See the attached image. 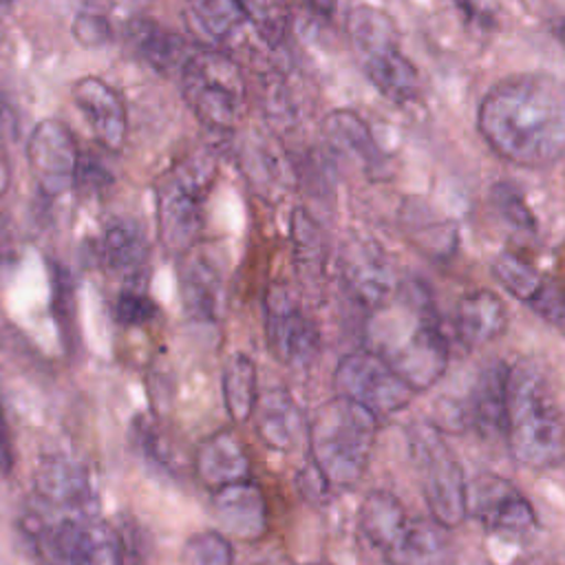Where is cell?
<instances>
[{"mask_svg": "<svg viewBox=\"0 0 565 565\" xmlns=\"http://www.w3.org/2000/svg\"><path fill=\"white\" fill-rule=\"evenodd\" d=\"M477 128L505 161L547 168L565 154V82L547 73L510 75L481 97Z\"/></svg>", "mask_w": 565, "mask_h": 565, "instance_id": "obj_1", "label": "cell"}, {"mask_svg": "<svg viewBox=\"0 0 565 565\" xmlns=\"http://www.w3.org/2000/svg\"><path fill=\"white\" fill-rule=\"evenodd\" d=\"M254 430L258 439L276 452H289L305 435L307 419L287 388H267L254 408Z\"/></svg>", "mask_w": 565, "mask_h": 565, "instance_id": "obj_22", "label": "cell"}, {"mask_svg": "<svg viewBox=\"0 0 565 565\" xmlns=\"http://www.w3.org/2000/svg\"><path fill=\"white\" fill-rule=\"evenodd\" d=\"M486 565H488V563H486Z\"/></svg>", "mask_w": 565, "mask_h": 565, "instance_id": "obj_46", "label": "cell"}, {"mask_svg": "<svg viewBox=\"0 0 565 565\" xmlns=\"http://www.w3.org/2000/svg\"><path fill=\"white\" fill-rule=\"evenodd\" d=\"M305 565H324V563H305Z\"/></svg>", "mask_w": 565, "mask_h": 565, "instance_id": "obj_45", "label": "cell"}, {"mask_svg": "<svg viewBox=\"0 0 565 565\" xmlns=\"http://www.w3.org/2000/svg\"><path fill=\"white\" fill-rule=\"evenodd\" d=\"M194 472L212 490L252 479V459L241 437L221 428L207 435L194 452Z\"/></svg>", "mask_w": 565, "mask_h": 565, "instance_id": "obj_21", "label": "cell"}, {"mask_svg": "<svg viewBox=\"0 0 565 565\" xmlns=\"http://www.w3.org/2000/svg\"><path fill=\"white\" fill-rule=\"evenodd\" d=\"M26 161L38 188L57 196L75 185L82 159L73 132L60 119H42L29 135Z\"/></svg>", "mask_w": 565, "mask_h": 565, "instance_id": "obj_14", "label": "cell"}, {"mask_svg": "<svg viewBox=\"0 0 565 565\" xmlns=\"http://www.w3.org/2000/svg\"><path fill=\"white\" fill-rule=\"evenodd\" d=\"M408 450L433 521L444 530L461 525L468 516V477L446 435L430 422H417L408 428Z\"/></svg>", "mask_w": 565, "mask_h": 565, "instance_id": "obj_9", "label": "cell"}, {"mask_svg": "<svg viewBox=\"0 0 565 565\" xmlns=\"http://www.w3.org/2000/svg\"><path fill=\"white\" fill-rule=\"evenodd\" d=\"M503 441L527 470H547L565 459V415L534 362L510 366Z\"/></svg>", "mask_w": 565, "mask_h": 565, "instance_id": "obj_3", "label": "cell"}, {"mask_svg": "<svg viewBox=\"0 0 565 565\" xmlns=\"http://www.w3.org/2000/svg\"><path fill=\"white\" fill-rule=\"evenodd\" d=\"M508 375L510 364L503 360H490L477 373L466 406L468 426L481 437H503L505 408H508Z\"/></svg>", "mask_w": 565, "mask_h": 565, "instance_id": "obj_20", "label": "cell"}, {"mask_svg": "<svg viewBox=\"0 0 565 565\" xmlns=\"http://www.w3.org/2000/svg\"><path fill=\"white\" fill-rule=\"evenodd\" d=\"M380 417L347 397H331L307 417L309 468L331 488L355 486L369 468Z\"/></svg>", "mask_w": 565, "mask_h": 565, "instance_id": "obj_4", "label": "cell"}, {"mask_svg": "<svg viewBox=\"0 0 565 565\" xmlns=\"http://www.w3.org/2000/svg\"><path fill=\"white\" fill-rule=\"evenodd\" d=\"M492 276L510 296L527 305H532L534 298L545 287V280L541 278V274L527 260H523L512 252H499L494 256Z\"/></svg>", "mask_w": 565, "mask_h": 565, "instance_id": "obj_31", "label": "cell"}, {"mask_svg": "<svg viewBox=\"0 0 565 565\" xmlns=\"http://www.w3.org/2000/svg\"><path fill=\"white\" fill-rule=\"evenodd\" d=\"M333 388L335 395L362 404L377 417L404 411L415 397V391L371 349L340 358L333 371Z\"/></svg>", "mask_w": 565, "mask_h": 565, "instance_id": "obj_11", "label": "cell"}, {"mask_svg": "<svg viewBox=\"0 0 565 565\" xmlns=\"http://www.w3.org/2000/svg\"><path fill=\"white\" fill-rule=\"evenodd\" d=\"M185 18L192 31L214 44H223L245 24L238 0H185Z\"/></svg>", "mask_w": 565, "mask_h": 565, "instance_id": "obj_28", "label": "cell"}, {"mask_svg": "<svg viewBox=\"0 0 565 565\" xmlns=\"http://www.w3.org/2000/svg\"><path fill=\"white\" fill-rule=\"evenodd\" d=\"M289 236L294 249V263L300 271V278L316 282L324 274L327 247L318 223L305 207H296L289 216Z\"/></svg>", "mask_w": 565, "mask_h": 565, "instance_id": "obj_29", "label": "cell"}, {"mask_svg": "<svg viewBox=\"0 0 565 565\" xmlns=\"http://www.w3.org/2000/svg\"><path fill=\"white\" fill-rule=\"evenodd\" d=\"M18 117L9 102L0 95V139H15L18 137Z\"/></svg>", "mask_w": 565, "mask_h": 565, "instance_id": "obj_38", "label": "cell"}, {"mask_svg": "<svg viewBox=\"0 0 565 565\" xmlns=\"http://www.w3.org/2000/svg\"><path fill=\"white\" fill-rule=\"evenodd\" d=\"M73 38L82 44V46H104L113 40V26L110 20L106 18V13L95 11V9H84L75 15L73 20Z\"/></svg>", "mask_w": 565, "mask_h": 565, "instance_id": "obj_34", "label": "cell"}, {"mask_svg": "<svg viewBox=\"0 0 565 565\" xmlns=\"http://www.w3.org/2000/svg\"><path fill=\"white\" fill-rule=\"evenodd\" d=\"M243 20L252 24L258 38L269 46H280L287 40L291 24L289 0H238Z\"/></svg>", "mask_w": 565, "mask_h": 565, "instance_id": "obj_30", "label": "cell"}, {"mask_svg": "<svg viewBox=\"0 0 565 565\" xmlns=\"http://www.w3.org/2000/svg\"><path fill=\"white\" fill-rule=\"evenodd\" d=\"M183 565H234L232 541L218 530H201L188 536L181 550Z\"/></svg>", "mask_w": 565, "mask_h": 565, "instance_id": "obj_33", "label": "cell"}, {"mask_svg": "<svg viewBox=\"0 0 565 565\" xmlns=\"http://www.w3.org/2000/svg\"><path fill=\"white\" fill-rule=\"evenodd\" d=\"M11 185V166H9V159H7V152L0 143V196L9 190Z\"/></svg>", "mask_w": 565, "mask_h": 565, "instance_id": "obj_40", "label": "cell"}, {"mask_svg": "<svg viewBox=\"0 0 565 565\" xmlns=\"http://www.w3.org/2000/svg\"><path fill=\"white\" fill-rule=\"evenodd\" d=\"M97 254L115 274H139L148 260V241L143 227L132 218H115L106 223L97 241Z\"/></svg>", "mask_w": 565, "mask_h": 565, "instance_id": "obj_26", "label": "cell"}, {"mask_svg": "<svg viewBox=\"0 0 565 565\" xmlns=\"http://www.w3.org/2000/svg\"><path fill=\"white\" fill-rule=\"evenodd\" d=\"M179 71L181 93L194 117L214 132H232L247 99L238 64L216 49H194Z\"/></svg>", "mask_w": 565, "mask_h": 565, "instance_id": "obj_7", "label": "cell"}, {"mask_svg": "<svg viewBox=\"0 0 565 565\" xmlns=\"http://www.w3.org/2000/svg\"><path fill=\"white\" fill-rule=\"evenodd\" d=\"M157 313L154 302L143 291H121L115 305V318L124 327H141Z\"/></svg>", "mask_w": 565, "mask_h": 565, "instance_id": "obj_35", "label": "cell"}, {"mask_svg": "<svg viewBox=\"0 0 565 565\" xmlns=\"http://www.w3.org/2000/svg\"><path fill=\"white\" fill-rule=\"evenodd\" d=\"M214 172L212 157L194 154L157 181V236L168 254L183 256L194 247L203 230V199Z\"/></svg>", "mask_w": 565, "mask_h": 565, "instance_id": "obj_8", "label": "cell"}, {"mask_svg": "<svg viewBox=\"0 0 565 565\" xmlns=\"http://www.w3.org/2000/svg\"><path fill=\"white\" fill-rule=\"evenodd\" d=\"M347 35L369 82L391 102L406 104L417 97L419 73L399 46L395 20L369 4L347 13Z\"/></svg>", "mask_w": 565, "mask_h": 565, "instance_id": "obj_6", "label": "cell"}, {"mask_svg": "<svg viewBox=\"0 0 565 565\" xmlns=\"http://www.w3.org/2000/svg\"><path fill=\"white\" fill-rule=\"evenodd\" d=\"M71 99L93 137L108 150H119L126 141L128 119L121 95L95 75L79 77L71 86Z\"/></svg>", "mask_w": 565, "mask_h": 565, "instance_id": "obj_18", "label": "cell"}, {"mask_svg": "<svg viewBox=\"0 0 565 565\" xmlns=\"http://www.w3.org/2000/svg\"><path fill=\"white\" fill-rule=\"evenodd\" d=\"M459 11H463L466 15H472L475 13V7H472V0H450Z\"/></svg>", "mask_w": 565, "mask_h": 565, "instance_id": "obj_42", "label": "cell"}, {"mask_svg": "<svg viewBox=\"0 0 565 565\" xmlns=\"http://www.w3.org/2000/svg\"><path fill=\"white\" fill-rule=\"evenodd\" d=\"M358 527L391 565H435L446 550L444 527L413 519L388 490L364 494L358 508Z\"/></svg>", "mask_w": 565, "mask_h": 565, "instance_id": "obj_5", "label": "cell"}, {"mask_svg": "<svg viewBox=\"0 0 565 565\" xmlns=\"http://www.w3.org/2000/svg\"><path fill=\"white\" fill-rule=\"evenodd\" d=\"M554 35H556V40L561 42V46L565 49V15L554 22Z\"/></svg>", "mask_w": 565, "mask_h": 565, "instance_id": "obj_41", "label": "cell"}, {"mask_svg": "<svg viewBox=\"0 0 565 565\" xmlns=\"http://www.w3.org/2000/svg\"><path fill=\"white\" fill-rule=\"evenodd\" d=\"M545 322L554 324L556 329L565 331V294L552 285L545 282V287L541 289V294L534 298V302L530 305Z\"/></svg>", "mask_w": 565, "mask_h": 565, "instance_id": "obj_36", "label": "cell"}, {"mask_svg": "<svg viewBox=\"0 0 565 565\" xmlns=\"http://www.w3.org/2000/svg\"><path fill=\"white\" fill-rule=\"evenodd\" d=\"M29 534L49 565H117V534L93 514L66 512L55 521L33 516Z\"/></svg>", "mask_w": 565, "mask_h": 565, "instance_id": "obj_10", "label": "cell"}, {"mask_svg": "<svg viewBox=\"0 0 565 565\" xmlns=\"http://www.w3.org/2000/svg\"><path fill=\"white\" fill-rule=\"evenodd\" d=\"M223 406L234 424L252 419L258 402V371L247 353H232L221 373Z\"/></svg>", "mask_w": 565, "mask_h": 565, "instance_id": "obj_27", "label": "cell"}, {"mask_svg": "<svg viewBox=\"0 0 565 565\" xmlns=\"http://www.w3.org/2000/svg\"><path fill=\"white\" fill-rule=\"evenodd\" d=\"M33 488L46 505L64 512L93 514L97 505L88 468L68 455H42L33 470Z\"/></svg>", "mask_w": 565, "mask_h": 565, "instance_id": "obj_16", "label": "cell"}, {"mask_svg": "<svg viewBox=\"0 0 565 565\" xmlns=\"http://www.w3.org/2000/svg\"><path fill=\"white\" fill-rule=\"evenodd\" d=\"M468 514L488 534L503 541H525L539 532V516L530 499L505 477L479 472L468 481Z\"/></svg>", "mask_w": 565, "mask_h": 565, "instance_id": "obj_12", "label": "cell"}, {"mask_svg": "<svg viewBox=\"0 0 565 565\" xmlns=\"http://www.w3.org/2000/svg\"><path fill=\"white\" fill-rule=\"evenodd\" d=\"M342 280L349 296L369 311L386 307L397 294V276L386 252L371 238H351L340 254Z\"/></svg>", "mask_w": 565, "mask_h": 565, "instance_id": "obj_15", "label": "cell"}, {"mask_svg": "<svg viewBox=\"0 0 565 565\" xmlns=\"http://www.w3.org/2000/svg\"><path fill=\"white\" fill-rule=\"evenodd\" d=\"M307 9L320 18H331L338 9V0H305Z\"/></svg>", "mask_w": 565, "mask_h": 565, "instance_id": "obj_39", "label": "cell"}, {"mask_svg": "<svg viewBox=\"0 0 565 565\" xmlns=\"http://www.w3.org/2000/svg\"><path fill=\"white\" fill-rule=\"evenodd\" d=\"M9 2H13V0H0V4H9Z\"/></svg>", "mask_w": 565, "mask_h": 565, "instance_id": "obj_44", "label": "cell"}, {"mask_svg": "<svg viewBox=\"0 0 565 565\" xmlns=\"http://www.w3.org/2000/svg\"><path fill=\"white\" fill-rule=\"evenodd\" d=\"M179 258V289L185 313L196 322H218L225 305L223 271L218 263L207 252L194 247Z\"/></svg>", "mask_w": 565, "mask_h": 565, "instance_id": "obj_19", "label": "cell"}, {"mask_svg": "<svg viewBox=\"0 0 565 565\" xmlns=\"http://www.w3.org/2000/svg\"><path fill=\"white\" fill-rule=\"evenodd\" d=\"M212 512L223 534L243 543H256L269 530L267 499L252 479L212 490Z\"/></svg>", "mask_w": 565, "mask_h": 565, "instance_id": "obj_17", "label": "cell"}, {"mask_svg": "<svg viewBox=\"0 0 565 565\" xmlns=\"http://www.w3.org/2000/svg\"><path fill=\"white\" fill-rule=\"evenodd\" d=\"M126 40L132 51L159 73H170L177 66L181 68L185 57L192 53L188 49V42L179 33L166 29L150 18L130 20L126 29Z\"/></svg>", "mask_w": 565, "mask_h": 565, "instance_id": "obj_25", "label": "cell"}, {"mask_svg": "<svg viewBox=\"0 0 565 565\" xmlns=\"http://www.w3.org/2000/svg\"><path fill=\"white\" fill-rule=\"evenodd\" d=\"M399 311L391 307L375 311V322L369 327L371 349L384 358L391 369L415 391L435 386L450 362V344L437 322L430 291L422 280H406L397 287Z\"/></svg>", "mask_w": 565, "mask_h": 565, "instance_id": "obj_2", "label": "cell"}, {"mask_svg": "<svg viewBox=\"0 0 565 565\" xmlns=\"http://www.w3.org/2000/svg\"><path fill=\"white\" fill-rule=\"evenodd\" d=\"M508 329V307L490 289H475L461 296L455 309V333L468 349H479L501 338Z\"/></svg>", "mask_w": 565, "mask_h": 565, "instance_id": "obj_23", "label": "cell"}, {"mask_svg": "<svg viewBox=\"0 0 565 565\" xmlns=\"http://www.w3.org/2000/svg\"><path fill=\"white\" fill-rule=\"evenodd\" d=\"M269 353L289 369H307L320 353V331L287 285L274 282L263 300Z\"/></svg>", "mask_w": 565, "mask_h": 565, "instance_id": "obj_13", "label": "cell"}, {"mask_svg": "<svg viewBox=\"0 0 565 565\" xmlns=\"http://www.w3.org/2000/svg\"><path fill=\"white\" fill-rule=\"evenodd\" d=\"M13 466H15V448H13L11 428H9L2 402H0V475L9 477Z\"/></svg>", "mask_w": 565, "mask_h": 565, "instance_id": "obj_37", "label": "cell"}, {"mask_svg": "<svg viewBox=\"0 0 565 565\" xmlns=\"http://www.w3.org/2000/svg\"><path fill=\"white\" fill-rule=\"evenodd\" d=\"M258 565H289V563H287V561H278V558H276V561H263V563H258Z\"/></svg>", "mask_w": 565, "mask_h": 565, "instance_id": "obj_43", "label": "cell"}, {"mask_svg": "<svg viewBox=\"0 0 565 565\" xmlns=\"http://www.w3.org/2000/svg\"><path fill=\"white\" fill-rule=\"evenodd\" d=\"M490 203L497 212V216L514 232L519 234H534L536 232V218L523 196L521 190H516L508 181H499L490 190Z\"/></svg>", "mask_w": 565, "mask_h": 565, "instance_id": "obj_32", "label": "cell"}, {"mask_svg": "<svg viewBox=\"0 0 565 565\" xmlns=\"http://www.w3.org/2000/svg\"><path fill=\"white\" fill-rule=\"evenodd\" d=\"M322 128L333 150L360 163V168H364L366 174L375 179L382 177V172L386 170V159L382 154V148L375 143L371 128L358 113L338 108L327 115Z\"/></svg>", "mask_w": 565, "mask_h": 565, "instance_id": "obj_24", "label": "cell"}]
</instances>
